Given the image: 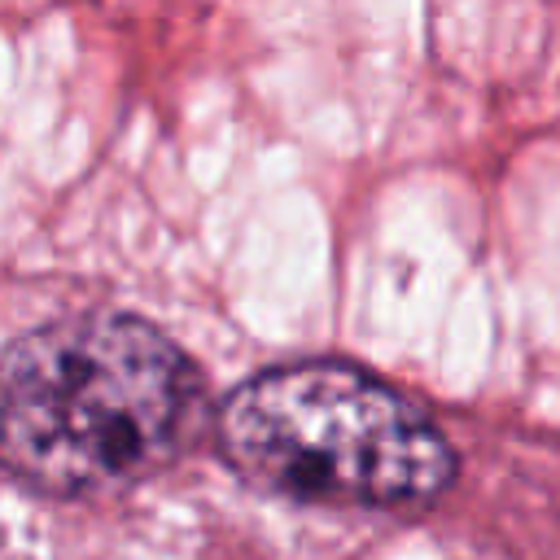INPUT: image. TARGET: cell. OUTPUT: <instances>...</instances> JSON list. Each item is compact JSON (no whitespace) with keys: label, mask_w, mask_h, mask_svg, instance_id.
Segmentation results:
<instances>
[{"label":"cell","mask_w":560,"mask_h":560,"mask_svg":"<svg viewBox=\"0 0 560 560\" xmlns=\"http://www.w3.org/2000/svg\"><path fill=\"white\" fill-rule=\"evenodd\" d=\"M0 451L9 472L57 499L127 490L179 459L206 424L197 363L149 319L66 315L4 354Z\"/></svg>","instance_id":"6da1fadb"},{"label":"cell","mask_w":560,"mask_h":560,"mask_svg":"<svg viewBox=\"0 0 560 560\" xmlns=\"http://www.w3.org/2000/svg\"><path fill=\"white\" fill-rule=\"evenodd\" d=\"M214 442L254 490L319 508L411 512L459 468L416 398L341 359L276 363L241 381L214 416Z\"/></svg>","instance_id":"7a4b0ae2"}]
</instances>
